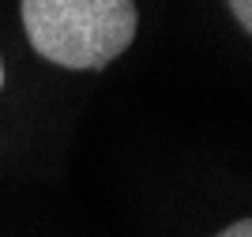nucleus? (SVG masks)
I'll return each mask as SVG.
<instances>
[{
  "instance_id": "nucleus-1",
  "label": "nucleus",
  "mask_w": 252,
  "mask_h": 237,
  "mask_svg": "<svg viewBox=\"0 0 252 237\" xmlns=\"http://www.w3.org/2000/svg\"><path fill=\"white\" fill-rule=\"evenodd\" d=\"M132 0H23L27 38L61 68H105L136 38Z\"/></svg>"
},
{
  "instance_id": "nucleus-3",
  "label": "nucleus",
  "mask_w": 252,
  "mask_h": 237,
  "mask_svg": "<svg viewBox=\"0 0 252 237\" xmlns=\"http://www.w3.org/2000/svg\"><path fill=\"white\" fill-rule=\"evenodd\" d=\"M219 237H252V218H241V222H233V226H226Z\"/></svg>"
},
{
  "instance_id": "nucleus-2",
  "label": "nucleus",
  "mask_w": 252,
  "mask_h": 237,
  "mask_svg": "<svg viewBox=\"0 0 252 237\" xmlns=\"http://www.w3.org/2000/svg\"><path fill=\"white\" fill-rule=\"evenodd\" d=\"M230 11H233V19L252 34V0H230Z\"/></svg>"
},
{
  "instance_id": "nucleus-4",
  "label": "nucleus",
  "mask_w": 252,
  "mask_h": 237,
  "mask_svg": "<svg viewBox=\"0 0 252 237\" xmlns=\"http://www.w3.org/2000/svg\"><path fill=\"white\" fill-rule=\"evenodd\" d=\"M0 87H4V64H0Z\"/></svg>"
}]
</instances>
